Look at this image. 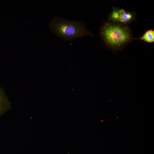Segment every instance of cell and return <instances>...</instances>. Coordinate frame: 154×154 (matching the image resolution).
Here are the masks:
<instances>
[{"mask_svg": "<svg viewBox=\"0 0 154 154\" xmlns=\"http://www.w3.org/2000/svg\"><path fill=\"white\" fill-rule=\"evenodd\" d=\"M100 34L106 46L114 52L121 51L134 38L127 25L108 21L103 22L100 29Z\"/></svg>", "mask_w": 154, "mask_h": 154, "instance_id": "cell-1", "label": "cell"}, {"mask_svg": "<svg viewBox=\"0 0 154 154\" xmlns=\"http://www.w3.org/2000/svg\"><path fill=\"white\" fill-rule=\"evenodd\" d=\"M82 21H70L59 17H54L49 24L52 32L63 40L70 41L85 36H94Z\"/></svg>", "mask_w": 154, "mask_h": 154, "instance_id": "cell-2", "label": "cell"}, {"mask_svg": "<svg viewBox=\"0 0 154 154\" xmlns=\"http://www.w3.org/2000/svg\"><path fill=\"white\" fill-rule=\"evenodd\" d=\"M112 9V11L108 15V21L128 25L136 19V15L134 12H130L114 7Z\"/></svg>", "mask_w": 154, "mask_h": 154, "instance_id": "cell-3", "label": "cell"}, {"mask_svg": "<svg viewBox=\"0 0 154 154\" xmlns=\"http://www.w3.org/2000/svg\"><path fill=\"white\" fill-rule=\"evenodd\" d=\"M139 39L149 43L154 42V31L149 29L146 31Z\"/></svg>", "mask_w": 154, "mask_h": 154, "instance_id": "cell-4", "label": "cell"}, {"mask_svg": "<svg viewBox=\"0 0 154 154\" xmlns=\"http://www.w3.org/2000/svg\"><path fill=\"white\" fill-rule=\"evenodd\" d=\"M0 90V115L4 112L5 106V100L4 95Z\"/></svg>", "mask_w": 154, "mask_h": 154, "instance_id": "cell-5", "label": "cell"}]
</instances>
